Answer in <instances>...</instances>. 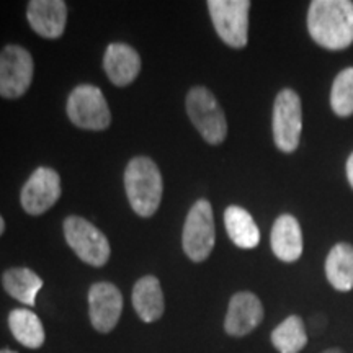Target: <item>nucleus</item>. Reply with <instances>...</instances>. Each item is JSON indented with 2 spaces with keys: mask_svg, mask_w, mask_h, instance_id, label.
Wrapping results in <instances>:
<instances>
[{
  "mask_svg": "<svg viewBox=\"0 0 353 353\" xmlns=\"http://www.w3.org/2000/svg\"><path fill=\"white\" fill-rule=\"evenodd\" d=\"M311 38L330 51L345 50L353 43V2L314 0L307 10Z\"/></svg>",
  "mask_w": 353,
  "mask_h": 353,
  "instance_id": "1",
  "label": "nucleus"
},
{
  "mask_svg": "<svg viewBox=\"0 0 353 353\" xmlns=\"http://www.w3.org/2000/svg\"><path fill=\"white\" fill-rule=\"evenodd\" d=\"M125 190L136 214L141 218L156 214L164 193L162 174L156 162L145 156L132 157L125 170Z\"/></svg>",
  "mask_w": 353,
  "mask_h": 353,
  "instance_id": "2",
  "label": "nucleus"
},
{
  "mask_svg": "<svg viewBox=\"0 0 353 353\" xmlns=\"http://www.w3.org/2000/svg\"><path fill=\"white\" fill-rule=\"evenodd\" d=\"M185 105L190 121L206 143L213 145L224 143L228 136L226 114L213 92L203 85L190 88Z\"/></svg>",
  "mask_w": 353,
  "mask_h": 353,
  "instance_id": "3",
  "label": "nucleus"
},
{
  "mask_svg": "<svg viewBox=\"0 0 353 353\" xmlns=\"http://www.w3.org/2000/svg\"><path fill=\"white\" fill-rule=\"evenodd\" d=\"M68 117L74 126L87 131H103L112 123V113L103 92L92 83H81L68 99Z\"/></svg>",
  "mask_w": 353,
  "mask_h": 353,
  "instance_id": "4",
  "label": "nucleus"
},
{
  "mask_svg": "<svg viewBox=\"0 0 353 353\" xmlns=\"http://www.w3.org/2000/svg\"><path fill=\"white\" fill-rule=\"evenodd\" d=\"M214 214L208 200H198L192 206L183 224L182 247L192 262H205L214 249Z\"/></svg>",
  "mask_w": 353,
  "mask_h": 353,
  "instance_id": "5",
  "label": "nucleus"
},
{
  "mask_svg": "<svg viewBox=\"0 0 353 353\" xmlns=\"http://www.w3.org/2000/svg\"><path fill=\"white\" fill-rule=\"evenodd\" d=\"M64 237L77 257L92 267H103L110 260L112 247L103 232L81 216L64 219Z\"/></svg>",
  "mask_w": 353,
  "mask_h": 353,
  "instance_id": "6",
  "label": "nucleus"
},
{
  "mask_svg": "<svg viewBox=\"0 0 353 353\" xmlns=\"http://www.w3.org/2000/svg\"><path fill=\"white\" fill-rule=\"evenodd\" d=\"M273 141L281 152L291 154L298 149L303 131L301 99L291 88H283L273 103Z\"/></svg>",
  "mask_w": 353,
  "mask_h": 353,
  "instance_id": "7",
  "label": "nucleus"
},
{
  "mask_svg": "<svg viewBox=\"0 0 353 353\" xmlns=\"http://www.w3.org/2000/svg\"><path fill=\"white\" fill-rule=\"evenodd\" d=\"M208 12L216 33L228 46H247L249 41V0H208Z\"/></svg>",
  "mask_w": 353,
  "mask_h": 353,
  "instance_id": "8",
  "label": "nucleus"
},
{
  "mask_svg": "<svg viewBox=\"0 0 353 353\" xmlns=\"http://www.w3.org/2000/svg\"><path fill=\"white\" fill-rule=\"evenodd\" d=\"M34 61L20 44H7L0 51V97L17 100L23 97L33 82Z\"/></svg>",
  "mask_w": 353,
  "mask_h": 353,
  "instance_id": "9",
  "label": "nucleus"
},
{
  "mask_svg": "<svg viewBox=\"0 0 353 353\" xmlns=\"http://www.w3.org/2000/svg\"><path fill=\"white\" fill-rule=\"evenodd\" d=\"M63 195L61 176L51 167H38L20 192V203L30 216H41Z\"/></svg>",
  "mask_w": 353,
  "mask_h": 353,
  "instance_id": "10",
  "label": "nucleus"
},
{
  "mask_svg": "<svg viewBox=\"0 0 353 353\" xmlns=\"http://www.w3.org/2000/svg\"><path fill=\"white\" fill-rule=\"evenodd\" d=\"M123 312V294L118 286L108 281H99L88 290V316L94 329L108 334L117 327Z\"/></svg>",
  "mask_w": 353,
  "mask_h": 353,
  "instance_id": "11",
  "label": "nucleus"
},
{
  "mask_svg": "<svg viewBox=\"0 0 353 353\" xmlns=\"http://www.w3.org/2000/svg\"><path fill=\"white\" fill-rule=\"evenodd\" d=\"M262 321L263 306L257 294L250 291H239L229 301L224 330L231 337H245L257 329Z\"/></svg>",
  "mask_w": 353,
  "mask_h": 353,
  "instance_id": "12",
  "label": "nucleus"
},
{
  "mask_svg": "<svg viewBox=\"0 0 353 353\" xmlns=\"http://www.w3.org/2000/svg\"><path fill=\"white\" fill-rule=\"evenodd\" d=\"M26 19L41 38H61L68 23V6L64 0H32L26 6Z\"/></svg>",
  "mask_w": 353,
  "mask_h": 353,
  "instance_id": "13",
  "label": "nucleus"
},
{
  "mask_svg": "<svg viewBox=\"0 0 353 353\" xmlns=\"http://www.w3.org/2000/svg\"><path fill=\"white\" fill-rule=\"evenodd\" d=\"M103 69L113 85L126 87L139 76L141 57L130 44L112 43L103 54Z\"/></svg>",
  "mask_w": 353,
  "mask_h": 353,
  "instance_id": "14",
  "label": "nucleus"
},
{
  "mask_svg": "<svg viewBox=\"0 0 353 353\" xmlns=\"http://www.w3.org/2000/svg\"><path fill=\"white\" fill-rule=\"evenodd\" d=\"M273 254L283 262H296L303 255V231L298 219L291 214L278 216L270 234Z\"/></svg>",
  "mask_w": 353,
  "mask_h": 353,
  "instance_id": "15",
  "label": "nucleus"
},
{
  "mask_svg": "<svg viewBox=\"0 0 353 353\" xmlns=\"http://www.w3.org/2000/svg\"><path fill=\"white\" fill-rule=\"evenodd\" d=\"M132 307L136 314L148 324L161 319L164 314L165 303L161 281L156 276L145 275L136 281L132 288Z\"/></svg>",
  "mask_w": 353,
  "mask_h": 353,
  "instance_id": "16",
  "label": "nucleus"
},
{
  "mask_svg": "<svg viewBox=\"0 0 353 353\" xmlns=\"http://www.w3.org/2000/svg\"><path fill=\"white\" fill-rule=\"evenodd\" d=\"M224 226L229 239L241 249H255L259 245L260 229L252 214L242 206H228L224 211Z\"/></svg>",
  "mask_w": 353,
  "mask_h": 353,
  "instance_id": "17",
  "label": "nucleus"
},
{
  "mask_svg": "<svg viewBox=\"0 0 353 353\" xmlns=\"http://www.w3.org/2000/svg\"><path fill=\"white\" fill-rule=\"evenodd\" d=\"M2 286L13 299L25 306L33 307L37 304V296L43 288V280L38 273L26 267H13L3 272Z\"/></svg>",
  "mask_w": 353,
  "mask_h": 353,
  "instance_id": "18",
  "label": "nucleus"
},
{
  "mask_svg": "<svg viewBox=\"0 0 353 353\" xmlns=\"http://www.w3.org/2000/svg\"><path fill=\"white\" fill-rule=\"evenodd\" d=\"M325 276L337 291L348 293L353 290V245L347 242L335 244L325 259Z\"/></svg>",
  "mask_w": 353,
  "mask_h": 353,
  "instance_id": "19",
  "label": "nucleus"
},
{
  "mask_svg": "<svg viewBox=\"0 0 353 353\" xmlns=\"http://www.w3.org/2000/svg\"><path fill=\"white\" fill-rule=\"evenodd\" d=\"M8 327L15 341L23 347L32 350L43 347L46 339L44 327L39 317L30 309H13L8 314Z\"/></svg>",
  "mask_w": 353,
  "mask_h": 353,
  "instance_id": "20",
  "label": "nucleus"
},
{
  "mask_svg": "<svg viewBox=\"0 0 353 353\" xmlns=\"http://www.w3.org/2000/svg\"><path fill=\"white\" fill-rule=\"evenodd\" d=\"M270 339L280 353H299L307 345L306 325L299 316H290L273 329Z\"/></svg>",
  "mask_w": 353,
  "mask_h": 353,
  "instance_id": "21",
  "label": "nucleus"
},
{
  "mask_svg": "<svg viewBox=\"0 0 353 353\" xmlns=\"http://www.w3.org/2000/svg\"><path fill=\"white\" fill-rule=\"evenodd\" d=\"M330 107L337 117L353 114V68L343 69L330 88Z\"/></svg>",
  "mask_w": 353,
  "mask_h": 353,
  "instance_id": "22",
  "label": "nucleus"
},
{
  "mask_svg": "<svg viewBox=\"0 0 353 353\" xmlns=\"http://www.w3.org/2000/svg\"><path fill=\"white\" fill-rule=\"evenodd\" d=\"M347 179H348V183H350L353 188V152L350 154V157H348L347 161Z\"/></svg>",
  "mask_w": 353,
  "mask_h": 353,
  "instance_id": "23",
  "label": "nucleus"
},
{
  "mask_svg": "<svg viewBox=\"0 0 353 353\" xmlns=\"http://www.w3.org/2000/svg\"><path fill=\"white\" fill-rule=\"evenodd\" d=\"M3 231H6V221H3L2 216H0V236H2Z\"/></svg>",
  "mask_w": 353,
  "mask_h": 353,
  "instance_id": "24",
  "label": "nucleus"
},
{
  "mask_svg": "<svg viewBox=\"0 0 353 353\" xmlns=\"http://www.w3.org/2000/svg\"><path fill=\"white\" fill-rule=\"evenodd\" d=\"M322 353H342V350H339V348H329V350H325Z\"/></svg>",
  "mask_w": 353,
  "mask_h": 353,
  "instance_id": "25",
  "label": "nucleus"
},
{
  "mask_svg": "<svg viewBox=\"0 0 353 353\" xmlns=\"http://www.w3.org/2000/svg\"><path fill=\"white\" fill-rule=\"evenodd\" d=\"M0 353H17V352L10 350V348H0Z\"/></svg>",
  "mask_w": 353,
  "mask_h": 353,
  "instance_id": "26",
  "label": "nucleus"
}]
</instances>
